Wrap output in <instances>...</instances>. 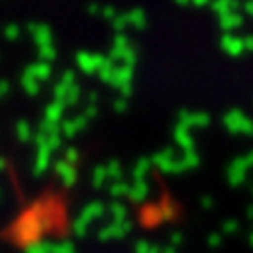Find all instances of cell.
Wrapping results in <instances>:
<instances>
[{
    "label": "cell",
    "instance_id": "3",
    "mask_svg": "<svg viewBox=\"0 0 253 253\" xmlns=\"http://www.w3.org/2000/svg\"><path fill=\"white\" fill-rule=\"evenodd\" d=\"M235 229H237V223H233V221H229V223H227V227H225V231H227V233H231V231H235Z\"/></svg>",
    "mask_w": 253,
    "mask_h": 253
},
{
    "label": "cell",
    "instance_id": "2",
    "mask_svg": "<svg viewBox=\"0 0 253 253\" xmlns=\"http://www.w3.org/2000/svg\"><path fill=\"white\" fill-rule=\"evenodd\" d=\"M219 243H221V237H217V235L213 233V235L210 237V245H211V247H215V245H219Z\"/></svg>",
    "mask_w": 253,
    "mask_h": 253
},
{
    "label": "cell",
    "instance_id": "4",
    "mask_svg": "<svg viewBox=\"0 0 253 253\" xmlns=\"http://www.w3.org/2000/svg\"><path fill=\"white\" fill-rule=\"evenodd\" d=\"M251 243H253V235H251Z\"/></svg>",
    "mask_w": 253,
    "mask_h": 253
},
{
    "label": "cell",
    "instance_id": "1",
    "mask_svg": "<svg viewBox=\"0 0 253 253\" xmlns=\"http://www.w3.org/2000/svg\"><path fill=\"white\" fill-rule=\"evenodd\" d=\"M136 253H162V249L150 241H140L136 245Z\"/></svg>",
    "mask_w": 253,
    "mask_h": 253
}]
</instances>
